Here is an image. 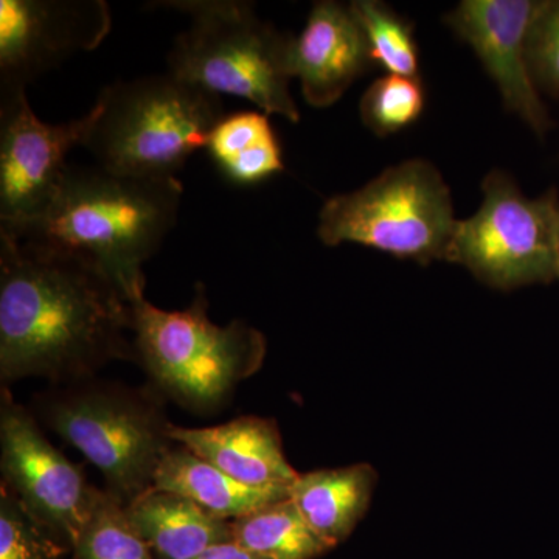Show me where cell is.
I'll list each match as a JSON object with an SVG mask.
<instances>
[{"mask_svg": "<svg viewBox=\"0 0 559 559\" xmlns=\"http://www.w3.org/2000/svg\"><path fill=\"white\" fill-rule=\"evenodd\" d=\"M371 66L369 43L349 3L316 2L307 27L290 39V76L300 80L312 108L333 106Z\"/></svg>", "mask_w": 559, "mask_h": 559, "instance_id": "cell-13", "label": "cell"}, {"mask_svg": "<svg viewBox=\"0 0 559 559\" xmlns=\"http://www.w3.org/2000/svg\"><path fill=\"white\" fill-rule=\"evenodd\" d=\"M68 547L0 484V559H61Z\"/></svg>", "mask_w": 559, "mask_h": 559, "instance_id": "cell-23", "label": "cell"}, {"mask_svg": "<svg viewBox=\"0 0 559 559\" xmlns=\"http://www.w3.org/2000/svg\"><path fill=\"white\" fill-rule=\"evenodd\" d=\"M189 14L168 53V73L213 94L246 98L264 114L297 123L290 97L289 46L293 36L261 21L252 3L237 0H187L157 3Z\"/></svg>", "mask_w": 559, "mask_h": 559, "instance_id": "cell-6", "label": "cell"}, {"mask_svg": "<svg viewBox=\"0 0 559 559\" xmlns=\"http://www.w3.org/2000/svg\"><path fill=\"white\" fill-rule=\"evenodd\" d=\"M207 150L230 182L253 186L285 170L282 146L264 112L224 116L210 135Z\"/></svg>", "mask_w": 559, "mask_h": 559, "instance_id": "cell-18", "label": "cell"}, {"mask_svg": "<svg viewBox=\"0 0 559 559\" xmlns=\"http://www.w3.org/2000/svg\"><path fill=\"white\" fill-rule=\"evenodd\" d=\"M131 528L154 559H193L218 544L231 543V521L215 514L178 492L150 489L124 507Z\"/></svg>", "mask_w": 559, "mask_h": 559, "instance_id": "cell-15", "label": "cell"}, {"mask_svg": "<svg viewBox=\"0 0 559 559\" xmlns=\"http://www.w3.org/2000/svg\"><path fill=\"white\" fill-rule=\"evenodd\" d=\"M178 492L221 520L242 516L289 499L290 487H249L176 443L162 460L154 487Z\"/></svg>", "mask_w": 559, "mask_h": 559, "instance_id": "cell-17", "label": "cell"}, {"mask_svg": "<svg viewBox=\"0 0 559 559\" xmlns=\"http://www.w3.org/2000/svg\"><path fill=\"white\" fill-rule=\"evenodd\" d=\"M131 305L92 261L0 235V384L50 385L97 377L132 360Z\"/></svg>", "mask_w": 559, "mask_h": 559, "instance_id": "cell-1", "label": "cell"}, {"mask_svg": "<svg viewBox=\"0 0 559 559\" xmlns=\"http://www.w3.org/2000/svg\"><path fill=\"white\" fill-rule=\"evenodd\" d=\"M481 191L479 210L468 219H459L451 263L462 264L498 289L559 280L557 191L530 200L500 170L488 173Z\"/></svg>", "mask_w": 559, "mask_h": 559, "instance_id": "cell-8", "label": "cell"}, {"mask_svg": "<svg viewBox=\"0 0 559 559\" xmlns=\"http://www.w3.org/2000/svg\"><path fill=\"white\" fill-rule=\"evenodd\" d=\"M527 55L539 91L559 95V0H543L530 25Z\"/></svg>", "mask_w": 559, "mask_h": 559, "instance_id": "cell-24", "label": "cell"}, {"mask_svg": "<svg viewBox=\"0 0 559 559\" xmlns=\"http://www.w3.org/2000/svg\"><path fill=\"white\" fill-rule=\"evenodd\" d=\"M100 114L97 100L86 116L49 124L33 112L25 90L0 94V235L17 237L46 212L69 151L86 145Z\"/></svg>", "mask_w": 559, "mask_h": 559, "instance_id": "cell-10", "label": "cell"}, {"mask_svg": "<svg viewBox=\"0 0 559 559\" xmlns=\"http://www.w3.org/2000/svg\"><path fill=\"white\" fill-rule=\"evenodd\" d=\"M130 305L134 362L165 400L183 409H223L266 358V337L259 330L240 319L226 326L209 319L202 285L183 311L159 310L145 293L132 297Z\"/></svg>", "mask_w": 559, "mask_h": 559, "instance_id": "cell-4", "label": "cell"}, {"mask_svg": "<svg viewBox=\"0 0 559 559\" xmlns=\"http://www.w3.org/2000/svg\"><path fill=\"white\" fill-rule=\"evenodd\" d=\"M178 178H139L69 165L49 207L14 240L66 250L102 267L128 300L145 293L143 263L176 221Z\"/></svg>", "mask_w": 559, "mask_h": 559, "instance_id": "cell-2", "label": "cell"}, {"mask_svg": "<svg viewBox=\"0 0 559 559\" xmlns=\"http://www.w3.org/2000/svg\"><path fill=\"white\" fill-rule=\"evenodd\" d=\"M459 219L450 187L425 159L390 167L362 189L337 194L319 213L325 246L355 242L396 259L450 261Z\"/></svg>", "mask_w": 559, "mask_h": 559, "instance_id": "cell-7", "label": "cell"}, {"mask_svg": "<svg viewBox=\"0 0 559 559\" xmlns=\"http://www.w3.org/2000/svg\"><path fill=\"white\" fill-rule=\"evenodd\" d=\"M97 100L100 119L84 146L98 167L139 178H176L224 117L219 95L168 72L117 81Z\"/></svg>", "mask_w": 559, "mask_h": 559, "instance_id": "cell-5", "label": "cell"}, {"mask_svg": "<svg viewBox=\"0 0 559 559\" xmlns=\"http://www.w3.org/2000/svg\"><path fill=\"white\" fill-rule=\"evenodd\" d=\"M173 441L249 487H290L299 474L283 451L274 419L240 417L212 428L171 426Z\"/></svg>", "mask_w": 559, "mask_h": 559, "instance_id": "cell-14", "label": "cell"}, {"mask_svg": "<svg viewBox=\"0 0 559 559\" xmlns=\"http://www.w3.org/2000/svg\"><path fill=\"white\" fill-rule=\"evenodd\" d=\"M377 473L366 463L299 474L290 485V502L312 532L330 547L337 546L369 510Z\"/></svg>", "mask_w": 559, "mask_h": 559, "instance_id": "cell-16", "label": "cell"}, {"mask_svg": "<svg viewBox=\"0 0 559 559\" xmlns=\"http://www.w3.org/2000/svg\"><path fill=\"white\" fill-rule=\"evenodd\" d=\"M193 559H264L252 551L242 549V547L231 543L218 544V546L210 547V549L202 551L201 555Z\"/></svg>", "mask_w": 559, "mask_h": 559, "instance_id": "cell-25", "label": "cell"}, {"mask_svg": "<svg viewBox=\"0 0 559 559\" xmlns=\"http://www.w3.org/2000/svg\"><path fill=\"white\" fill-rule=\"evenodd\" d=\"M164 396L151 384L90 378L50 385L33 399L40 425L76 448L105 479V491L131 506L154 487L175 447Z\"/></svg>", "mask_w": 559, "mask_h": 559, "instance_id": "cell-3", "label": "cell"}, {"mask_svg": "<svg viewBox=\"0 0 559 559\" xmlns=\"http://www.w3.org/2000/svg\"><path fill=\"white\" fill-rule=\"evenodd\" d=\"M110 22L103 0H2L0 94L25 90L72 55L94 50Z\"/></svg>", "mask_w": 559, "mask_h": 559, "instance_id": "cell-11", "label": "cell"}, {"mask_svg": "<svg viewBox=\"0 0 559 559\" xmlns=\"http://www.w3.org/2000/svg\"><path fill=\"white\" fill-rule=\"evenodd\" d=\"M538 7L536 0H463L444 21L476 51L506 108L544 135L550 128L549 114L527 55L530 25Z\"/></svg>", "mask_w": 559, "mask_h": 559, "instance_id": "cell-12", "label": "cell"}, {"mask_svg": "<svg viewBox=\"0 0 559 559\" xmlns=\"http://www.w3.org/2000/svg\"><path fill=\"white\" fill-rule=\"evenodd\" d=\"M421 80L384 75L374 81L360 100V119L380 138L406 130L425 109Z\"/></svg>", "mask_w": 559, "mask_h": 559, "instance_id": "cell-22", "label": "cell"}, {"mask_svg": "<svg viewBox=\"0 0 559 559\" xmlns=\"http://www.w3.org/2000/svg\"><path fill=\"white\" fill-rule=\"evenodd\" d=\"M73 559H154L124 516V507L103 489L90 522L72 549Z\"/></svg>", "mask_w": 559, "mask_h": 559, "instance_id": "cell-21", "label": "cell"}, {"mask_svg": "<svg viewBox=\"0 0 559 559\" xmlns=\"http://www.w3.org/2000/svg\"><path fill=\"white\" fill-rule=\"evenodd\" d=\"M231 538L264 559H316L333 549L312 532L290 499L231 521Z\"/></svg>", "mask_w": 559, "mask_h": 559, "instance_id": "cell-19", "label": "cell"}, {"mask_svg": "<svg viewBox=\"0 0 559 559\" xmlns=\"http://www.w3.org/2000/svg\"><path fill=\"white\" fill-rule=\"evenodd\" d=\"M0 469L25 510L72 554L103 489L44 436L32 411L0 389Z\"/></svg>", "mask_w": 559, "mask_h": 559, "instance_id": "cell-9", "label": "cell"}, {"mask_svg": "<svg viewBox=\"0 0 559 559\" xmlns=\"http://www.w3.org/2000/svg\"><path fill=\"white\" fill-rule=\"evenodd\" d=\"M349 9L366 35L373 64L388 75L419 79L418 46L409 21L378 0H355Z\"/></svg>", "mask_w": 559, "mask_h": 559, "instance_id": "cell-20", "label": "cell"}]
</instances>
